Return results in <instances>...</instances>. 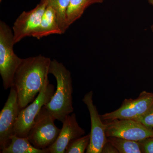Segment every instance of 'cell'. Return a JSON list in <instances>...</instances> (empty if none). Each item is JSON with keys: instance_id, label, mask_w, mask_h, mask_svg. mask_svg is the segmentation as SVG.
Here are the masks:
<instances>
[{"instance_id": "6da1fadb", "label": "cell", "mask_w": 153, "mask_h": 153, "mask_svg": "<svg viewBox=\"0 0 153 153\" xmlns=\"http://www.w3.org/2000/svg\"><path fill=\"white\" fill-rule=\"evenodd\" d=\"M51 60L42 55L23 59L14 77L20 109L33 102L48 79Z\"/></svg>"}, {"instance_id": "7a4b0ae2", "label": "cell", "mask_w": 153, "mask_h": 153, "mask_svg": "<svg viewBox=\"0 0 153 153\" xmlns=\"http://www.w3.org/2000/svg\"><path fill=\"white\" fill-rule=\"evenodd\" d=\"M49 74L55 76L57 88L50 101L44 107L55 120L63 122L74 111L71 72L63 63L54 59L50 63Z\"/></svg>"}, {"instance_id": "3957f363", "label": "cell", "mask_w": 153, "mask_h": 153, "mask_svg": "<svg viewBox=\"0 0 153 153\" xmlns=\"http://www.w3.org/2000/svg\"><path fill=\"white\" fill-rule=\"evenodd\" d=\"M14 34L5 22H0V74L5 90L14 85L15 74L23 59L14 52Z\"/></svg>"}, {"instance_id": "277c9868", "label": "cell", "mask_w": 153, "mask_h": 153, "mask_svg": "<svg viewBox=\"0 0 153 153\" xmlns=\"http://www.w3.org/2000/svg\"><path fill=\"white\" fill-rule=\"evenodd\" d=\"M55 92V86L50 83L48 79L35 100L20 111L14 126V135L22 137H27L38 114L50 101Z\"/></svg>"}, {"instance_id": "5b68a950", "label": "cell", "mask_w": 153, "mask_h": 153, "mask_svg": "<svg viewBox=\"0 0 153 153\" xmlns=\"http://www.w3.org/2000/svg\"><path fill=\"white\" fill-rule=\"evenodd\" d=\"M55 120L43 107L27 137L35 147L40 149H47L56 141L61 129L55 126Z\"/></svg>"}, {"instance_id": "8992f818", "label": "cell", "mask_w": 153, "mask_h": 153, "mask_svg": "<svg viewBox=\"0 0 153 153\" xmlns=\"http://www.w3.org/2000/svg\"><path fill=\"white\" fill-rule=\"evenodd\" d=\"M153 108V93L143 91L137 98L125 100L117 109L100 115L102 120L109 121L117 119L135 120L140 117Z\"/></svg>"}, {"instance_id": "52a82bcc", "label": "cell", "mask_w": 153, "mask_h": 153, "mask_svg": "<svg viewBox=\"0 0 153 153\" xmlns=\"http://www.w3.org/2000/svg\"><path fill=\"white\" fill-rule=\"evenodd\" d=\"M105 124L107 137H117L137 142L153 137V129L133 120H114Z\"/></svg>"}, {"instance_id": "ba28073f", "label": "cell", "mask_w": 153, "mask_h": 153, "mask_svg": "<svg viewBox=\"0 0 153 153\" xmlns=\"http://www.w3.org/2000/svg\"><path fill=\"white\" fill-rule=\"evenodd\" d=\"M21 109L18 102V93L15 86L11 88L4 105L0 113V150L7 146L13 135L14 126Z\"/></svg>"}, {"instance_id": "9c48e42d", "label": "cell", "mask_w": 153, "mask_h": 153, "mask_svg": "<svg viewBox=\"0 0 153 153\" xmlns=\"http://www.w3.org/2000/svg\"><path fill=\"white\" fill-rule=\"evenodd\" d=\"M93 94L91 91H89L85 94L82 100L89 111L91 122L90 143L86 152L102 153V148L107 142L106 124L102 122L100 115L94 104Z\"/></svg>"}, {"instance_id": "30bf717a", "label": "cell", "mask_w": 153, "mask_h": 153, "mask_svg": "<svg viewBox=\"0 0 153 153\" xmlns=\"http://www.w3.org/2000/svg\"><path fill=\"white\" fill-rule=\"evenodd\" d=\"M47 5L41 1L33 10L24 11L17 18L13 27L15 44L27 37L33 36L41 23Z\"/></svg>"}, {"instance_id": "8fae6325", "label": "cell", "mask_w": 153, "mask_h": 153, "mask_svg": "<svg viewBox=\"0 0 153 153\" xmlns=\"http://www.w3.org/2000/svg\"><path fill=\"white\" fill-rule=\"evenodd\" d=\"M56 141L47 149L48 153H65L69 143L85 134V130L77 123L76 115L71 113L66 117Z\"/></svg>"}, {"instance_id": "7c38bea8", "label": "cell", "mask_w": 153, "mask_h": 153, "mask_svg": "<svg viewBox=\"0 0 153 153\" xmlns=\"http://www.w3.org/2000/svg\"><path fill=\"white\" fill-rule=\"evenodd\" d=\"M54 34H63L58 24L56 13L50 6H47L42 16L39 27L32 37L38 39Z\"/></svg>"}, {"instance_id": "4fadbf2b", "label": "cell", "mask_w": 153, "mask_h": 153, "mask_svg": "<svg viewBox=\"0 0 153 153\" xmlns=\"http://www.w3.org/2000/svg\"><path fill=\"white\" fill-rule=\"evenodd\" d=\"M2 153H48L47 149H40L34 146L28 138L13 135L10 144L0 152Z\"/></svg>"}, {"instance_id": "5bb4252c", "label": "cell", "mask_w": 153, "mask_h": 153, "mask_svg": "<svg viewBox=\"0 0 153 153\" xmlns=\"http://www.w3.org/2000/svg\"><path fill=\"white\" fill-rule=\"evenodd\" d=\"M105 0H70L66 15L67 27H69L79 19L89 6L103 2Z\"/></svg>"}, {"instance_id": "9a60e30c", "label": "cell", "mask_w": 153, "mask_h": 153, "mask_svg": "<svg viewBox=\"0 0 153 153\" xmlns=\"http://www.w3.org/2000/svg\"><path fill=\"white\" fill-rule=\"evenodd\" d=\"M50 6L56 13L59 27L63 34L68 29L66 25V15L70 0H41Z\"/></svg>"}, {"instance_id": "2e32d148", "label": "cell", "mask_w": 153, "mask_h": 153, "mask_svg": "<svg viewBox=\"0 0 153 153\" xmlns=\"http://www.w3.org/2000/svg\"><path fill=\"white\" fill-rule=\"evenodd\" d=\"M107 140L112 144L120 153H143L140 142L117 137H107Z\"/></svg>"}, {"instance_id": "e0dca14e", "label": "cell", "mask_w": 153, "mask_h": 153, "mask_svg": "<svg viewBox=\"0 0 153 153\" xmlns=\"http://www.w3.org/2000/svg\"><path fill=\"white\" fill-rule=\"evenodd\" d=\"M90 134L73 140L69 143L65 153H84L90 143Z\"/></svg>"}, {"instance_id": "ac0fdd59", "label": "cell", "mask_w": 153, "mask_h": 153, "mask_svg": "<svg viewBox=\"0 0 153 153\" xmlns=\"http://www.w3.org/2000/svg\"><path fill=\"white\" fill-rule=\"evenodd\" d=\"M134 120L142 124L148 128L153 129V108L143 116Z\"/></svg>"}, {"instance_id": "d6986e66", "label": "cell", "mask_w": 153, "mask_h": 153, "mask_svg": "<svg viewBox=\"0 0 153 153\" xmlns=\"http://www.w3.org/2000/svg\"><path fill=\"white\" fill-rule=\"evenodd\" d=\"M143 153H153V137L148 138L140 142Z\"/></svg>"}, {"instance_id": "ffe728a7", "label": "cell", "mask_w": 153, "mask_h": 153, "mask_svg": "<svg viewBox=\"0 0 153 153\" xmlns=\"http://www.w3.org/2000/svg\"><path fill=\"white\" fill-rule=\"evenodd\" d=\"M119 153L114 146L107 140L102 148V153Z\"/></svg>"}, {"instance_id": "44dd1931", "label": "cell", "mask_w": 153, "mask_h": 153, "mask_svg": "<svg viewBox=\"0 0 153 153\" xmlns=\"http://www.w3.org/2000/svg\"><path fill=\"white\" fill-rule=\"evenodd\" d=\"M148 1L153 7V0H148Z\"/></svg>"}, {"instance_id": "7402d4cb", "label": "cell", "mask_w": 153, "mask_h": 153, "mask_svg": "<svg viewBox=\"0 0 153 153\" xmlns=\"http://www.w3.org/2000/svg\"><path fill=\"white\" fill-rule=\"evenodd\" d=\"M151 30H152V31L153 32V25H152V26H151Z\"/></svg>"}, {"instance_id": "603a6c76", "label": "cell", "mask_w": 153, "mask_h": 153, "mask_svg": "<svg viewBox=\"0 0 153 153\" xmlns=\"http://www.w3.org/2000/svg\"><path fill=\"white\" fill-rule=\"evenodd\" d=\"M2 1V0H0V2H1Z\"/></svg>"}]
</instances>
